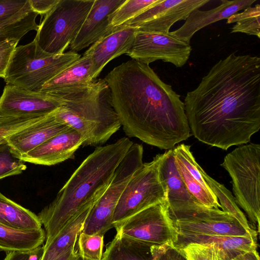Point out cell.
Wrapping results in <instances>:
<instances>
[{"label":"cell","instance_id":"6da1fadb","mask_svg":"<svg viewBox=\"0 0 260 260\" xmlns=\"http://www.w3.org/2000/svg\"><path fill=\"white\" fill-rule=\"evenodd\" d=\"M184 104L200 141L223 150L247 143L260 128V58L233 52L220 59Z\"/></svg>","mask_w":260,"mask_h":260},{"label":"cell","instance_id":"7a4b0ae2","mask_svg":"<svg viewBox=\"0 0 260 260\" xmlns=\"http://www.w3.org/2000/svg\"><path fill=\"white\" fill-rule=\"evenodd\" d=\"M113 107L129 137L171 149L190 136L180 95L146 64L134 59L105 77Z\"/></svg>","mask_w":260,"mask_h":260},{"label":"cell","instance_id":"3957f363","mask_svg":"<svg viewBox=\"0 0 260 260\" xmlns=\"http://www.w3.org/2000/svg\"><path fill=\"white\" fill-rule=\"evenodd\" d=\"M133 144L127 137H122L113 143L96 147L82 162L55 199L37 215L45 229L44 246L73 218L95 204Z\"/></svg>","mask_w":260,"mask_h":260},{"label":"cell","instance_id":"277c9868","mask_svg":"<svg viewBox=\"0 0 260 260\" xmlns=\"http://www.w3.org/2000/svg\"><path fill=\"white\" fill-rule=\"evenodd\" d=\"M52 96L63 103L54 111V116L78 133L83 146L103 144L121 127L104 79H96L86 87Z\"/></svg>","mask_w":260,"mask_h":260},{"label":"cell","instance_id":"5b68a950","mask_svg":"<svg viewBox=\"0 0 260 260\" xmlns=\"http://www.w3.org/2000/svg\"><path fill=\"white\" fill-rule=\"evenodd\" d=\"M80 57L71 51L57 55L47 53L34 38L16 47L4 79L7 84L40 92L45 84Z\"/></svg>","mask_w":260,"mask_h":260},{"label":"cell","instance_id":"8992f818","mask_svg":"<svg viewBox=\"0 0 260 260\" xmlns=\"http://www.w3.org/2000/svg\"><path fill=\"white\" fill-rule=\"evenodd\" d=\"M229 173L237 205L247 214L253 229L259 232L260 145L239 147L224 158L220 165Z\"/></svg>","mask_w":260,"mask_h":260},{"label":"cell","instance_id":"52a82bcc","mask_svg":"<svg viewBox=\"0 0 260 260\" xmlns=\"http://www.w3.org/2000/svg\"><path fill=\"white\" fill-rule=\"evenodd\" d=\"M94 0H59L39 25L38 46L51 54H61L77 36Z\"/></svg>","mask_w":260,"mask_h":260},{"label":"cell","instance_id":"ba28073f","mask_svg":"<svg viewBox=\"0 0 260 260\" xmlns=\"http://www.w3.org/2000/svg\"><path fill=\"white\" fill-rule=\"evenodd\" d=\"M165 153L143 163L131 179L115 208L113 227L152 206L167 200V188L159 175Z\"/></svg>","mask_w":260,"mask_h":260},{"label":"cell","instance_id":"9c48e42d","mask_svg":"<svg viewBox=\"0 0 260 260\" xmlns=\"http://www.w3.org/2000/svg\"><path fill=\"white\" fill-rule=\"evenodd\" d=\"M143 146L133 143L116 167L107 189L91 210L81 232L104 236L113 227L116 205L128 182L143 165Z\"/></svg>","mask_w":260,"mask_h":260},{"label":"cell","instance_id":"30bf717a","mask_svg":"<svg viewBox=\"0 0 260 260\" xmlns=\"http://www.w3.org/2000/svg\"><path fill=\"white\" fill-rule=\"evenodd\" d=\"M174 228L179 235H205L231 236L257 235L246 231L230 214L219 209L200 205L169 209Z\"/></svg>","mask_w":260,"mask_h":260},{"label":"cell","instance_id":"8fae6325","mask_svg":"<svg viewBox=\"0 0 260 260\" xmlns=\"http://www.w3.org/2000/svg\"><path fill=\"white\" fill-rule=\"evenodd\" d=\"M114 228L116 234L150 246H174L178 238L170 216L168 200L137 213Z\"/></svg>","mask_w":260,"mask_h":260},{"label":"cell","instance_id":"7c38bea8","mask_svg":"<svg viewBox=\"0 0 260 260\" xmlns=\"http://www.w3.org/2000/svg\"><path fill=\"white\" fill-rule=\"evenodd\" d=\"M190 43L170 34L137 30L133 46L127 54L132 59L149 64L157 60L177 68L185 65L191 52Z\"/></svg>","mask_w":260,"mask_h":260},{"label":"cell","instance_id":"4fadbf2b","mask_svg":"<svg viewBox=\"0 0 260 260\" xmlns=\"http://www.w3.org/2000/svg\"><path fill=\"white\" fill-rule=\"evenodd\" d=\"M210 0H159L124 24L136 27L138 30L169 34L176 22L185 20L193 10Z\"/></svg>","mask_w":260,"mask_h":260},{"label":"cell","instance_id":"5bb4252c","mask_svg":"<svg viewBox=\"0 0 260 260\" xmlns=\"http://www.w3.org/2000/svg\"><path fill=\"white\" fill-rule=\"evenodd\" d=\"M63 105L58 98L6 84L0 97V115L9 117L48 115Z\"/></svg>","mask_w":260,"mask_h":260},{"label":"cell","instance_id":"9a60e30c","mask_svg":"<svg viewBox=\"0 0 260 260\" xmlns=\"http://www.w3.org/2000/svg\"><path fill=\"white\" fill-rule=\"evenodd\" d=\"M137 28L123 24L115 27L91 46L84 54L89 56L91 61L90 76L94 80L105 66L114 58L127 54L133 46Z\"/></svg>","mask_w":260,"mask_h":260},{"label":"cell","instance_id":"2e32d148","mask_svg":"<svg viewBox=\"0 0 260 260\" xmlns=\"http://www.w3.org/2000/svg\"><path fill=\"white\" fill-rule=\"evenodd\" d=\"M82 144L81 136L70 127L22 155L19 158L24 162L53 166L73 158L76 151Z\"/></svg>","mask_w":260,"mask_h":260},{"label":"cell","instance_id":"e0dca14e","mask_svg":"<svg viewBox=\"0 0 260 260\" xmlns=\"http://www.w3.org/2000/svg\"><path fill=\"white\" fill-rule=\"evenodd\" d=\"M125 0H94L77 36L71 43L70 51L77 53L93 44L113 30L109 18Z\"/></svg>","mask_w":260,"mask_h":260},{"label":"cell","instance_id":"ac0fdd59","mask_svg":"<svg viewBox=\"0 0 260 260\" xmlns=\"http://www.w3.org/2000/svg\"><path fill=\"white\" fill-rule=\"evenodd\" d=\"M173 151L178 172L190 194L205 207L221 208L217 198L199 170V164L190 151V146L182 144L173 149Z\"/></svg>","mask_w":260,"mask_h":260},{"label":"cell","instance_id":"d6986e66","mask_svg":"<svg viewBox=\"0 0 260 260\" xmlns=\"http://www.w3.org/2000/svg\"><path fill=\"white\" fill-rule=\"evenodd\" d=\"M38 15L28 0H0V42L8 38L21 40L28 32L37 31Z\"/></svg>","mask_w":260,"mask_h":260},{"label":"cell","instance_id":"ffe728a7","mask_svg":"<svg viewBox=\"0 0 260 260\" xmlns=\"http://www.w3.org/2000/svg\"><path fill=\"white\" fill-rule=\"evenodd\" d=\"M256 1L221 0L220 5L212 9H196L190 13L180 28L170 32V34L181 41L190 43L192 37L199 30L218 21L228 19L240 10L251 6Z\"/></svg>","mask_w":260,"mask_h":260},{"label":"cell","instance_id":"44dd1931","mask_svg":"<svg viewBox=\"0 0 260 260\" xmlns=\"http://www.w3.org/2000/svg\"><path fill=\"white\" fill-rule=\"evenodd\" d=\"M52 112L35 124L11 136L7 142L13 153L19 158L55 135L70 127Z\"/></svg>","mask_w":260,"mask_h":260},{"label":"cell","instance_id":"7402d4cb","mask_svg":"<svg viewBox=\"0 0 260 260\" xmlns=\"http://www.w3.org/2000/svg\"><path fill=\"white\" fill-rule=\"evenodd\" d=\"M190 243L213 244L222 260H232L245 252L257 249V235L247 236L205 235H179L174 246L178 247Z\"/></svg>","mask_w":260,"mask_h":260},{"label":"cell","instance_id":"603a6c76","mask_svg":"<svg viewBox=\"0 0 260 260\" xmlns=\"http://www.w3.org/2000/svg\"><path fill=\"white\" fill-rule=\"evenodd\" d=\"M164 153L159 165V175L167 188L169 209H176L202 205L187 190L178 172L173 149Z\"/></svg>","mask_w":260,"mask_h":260},{"label":"cell","instance_id":"cb8c5ba5","mask_svg":"<svg viewBox=\"0 0 260 260\" xmlns=\"http://www.w3.org/2000/svg\"><path fill=\"white\" fill-rule=\"evenodd\" d=\"M90 57L84 54L45 84L40 92L54 95L86 87L93 81L90 76Z\"/></svg>","mask_w":260,"mask_h":260},{"label":"cell","instance_id":"d4e9b609","mask_svg":"<svg viewBox=\"0 0 260 260\" xmlns=\"http://www.w3.org/2000/svg\"><path fill=\"white\" fill-rule=\"evenodd\" d=\"M46 240L43 229L24 230L0 223V250L29 251L42 246Z\"/></svg>","mask_w":260,"mask_h":260},{"label":"cell","instance_id":"484cf974","mask_svg":"<svg viewBox=\"0 0 260 260\" xmlns=\"http://www.w3.org/2000/svg\"><path fill=\"white\" fill-rule=\"evenodd\" d=\"M93 206L83 210L73 218L47 246H44L41 260H54L71 248H75L84 222Z\"/></svg>","mask_w":260,"mask_h":260},{"label":"cell","instance_id":"4316f807","mask_svg":"<svg viewBox=\"0 0 260 260\" xmlns=\"http://www.w3.org/2000/svg\"><path fill=\"white\" fill-rule=\"evenodd\" d=\"M0 223L13 228L35 230L42 228L37 215L0 192Z\"/></svg>","mask_w":260,"mask_h":260},{"label":"cell","instance_id":"83f0119b","mask_svg":"<svg viewBox=\"0 0 260 260\" xmlns=\"http://www.w3.org/2000/svg\"><path fill=\"white\" fill-rule=\"evenodd\" d=\"M102 260H152V246L116 234Z\"/></svg>","mask_w":260,"mask_h":260},{"label":"cell","instance_id":"f1b7e54d","mask_svg":"<svg viewBox=\"0 0 260 260\" xmlns=\"http://www.w3.org/2000/svg\"><path fill=\"white\" fill-rule=\"evenodd\" d=\"M198 168L207 184L218 200H219L222 211L236 218L248 232L250 233L257 232L251 228L245 215L236 204L235 198L231 191L224 185L209 176L199 165Z\"/></svg>","mask_w":260,"mask_h":260},{"label":"cell","instance_id":"f546056e","mask_svg":"<svg viewBox=\"0 0 260 260\" xmlns=\"http://www.w3.org/2000/svg\"><path fill=\"white\" fill-rule=\"evenodd\" d=\"M236 22L232 33L242 32L260 38V5L249 7L244 11L232 15L227 19L228 24Z\"/></svg>","mask_w":260,"mask_h":260},{"label":"cell","instance_id":"4dcf8cb0","mask_svg":"<svg viewBox=\"0 0 260 260\" xmlns=\"http://www.w3.org/2000/svg\"><path fill=\"white\" fill-rule=\"evenodd\" d=\"M158 1L125 0L110 16V25L112 27H117L124 24Z\"/></svg>","mask_w":260,"mask_h":260},{"label":"cell","instance_id":"1f68e13d","mask_svg":"<svg viewBox=\"0 0 260 260\" xmlns=\"http://www.w3.org/2000/svg\"><path fill=\"white\" fill-rule=\"evenodd\" d=\"M46 115L27 117L0 115V144L7 142L14 134L39 122Z\"/></svg>","mask_w":260,"mask_h":260},{"label":"cell","instance_id":"d6a6232c","mask_svg":"<svg viewBox=\"0 0 260 260\" xmlns=\"http://www.w3.org/2000/svg\"><path fill=\"white\" fill-rule=\"evenodd\" d=\"M104 236L81 232L78 238V253L86 260H102Z\"/></svg>","mask_w":260,"mask_h":260},{"label":"cell","instance_id":"836d02e7","mask_svg":"<svg viewBox=\"0 0 260 260\" xmlns=\"http://www.w3.org/2000/svg\"><path fill=\"white\" fill-rule=\"evenodd\" d=\"M26 168L24 162L13 153L7 142L0 144V180L20 174Z\"/></svg>","mask_w":260,"mask_h":260},{"label":"cell","instance_id":"e575fe53","mask_svg":"<svg viewBox=\"0 0 260 260\" xmlns=\"http://www.w3.org/2000/svg\"><path fill=\"white\" fill-rule=\"evenodd\" d=\"M176 248L187 260H222L219 251L212 244L190 243Z\"/></svg>","mask_w":260,"mask_h":260},{"label":"cell","instance_id":"d590c367","mask_svg":"<svg viewBox=\"0 0 260 260\" xmlns=\"http://www.w3.org/2000/svg\"><path fill=\"white\" fill-rule=\"evenodd\" d=\"M20 40L8 38L0 42V78H4L11 56Z\"/></svg>","mask_w":260,"mask_h":260},{"label":"cell","instance_id":"8d00e7d4","mask_svg":"<svg viewBox=\"0 0 260 260\" xmlns=\"http://www.w3.org/2000/svg\"><path fill=\"white\" fill-rule=\"evenodd\" d=\"M152 260H187L173 245L152 246Z\"/></svg>","mask_w":260,"mask_h":260},{"label":"cell","instance_id":"74e56055","mask_svg":"<svg viewBox=\"0 0 260 260\" xmlns=\"http://www.w3.org/2000/svg\"><path fill=\"white\" fill-rule=\"evenodd\" d=\"M44 252V245L29 251L7 252L4 260H41Z\"/></svg>","mask_w":260,"mask_h":260},{"label":"cell","instance_id":"f35d334b","mask_svg":"<svg viewBox=\"0 0 260 260\" xmlns=\"http://www.w3.org/2000/svg\"><path fill=\"white\" fill-rule=\"evenodd\" d=\"M59 0H29L31 9L38 15H46Z\"/></svg>","mask_w":260,"mask_h":260},{"label":"cell","instance_id":"ab89813d","mask_svg":"<svg viewBox=\"0 0 260 260\" xmlns=\"http://www.w3.org/2000/svg\"><path fill=\"white\" fill-rule=\"evenodd\" d=\"M232 260H259V256L255 249L240 254Z\"/></svg>","mask_w":260,"mask_h":260},{"label":"cell","instance_id":"60d3db41","mask_svg":"<svg viewBox=\"0 0 260 260\" xmlns=\"http://www.w3.org/2000/svg\"><path fill=\"white\" fill-rule=\"evenodd\" d=\"M78 256L77 250L75 248H71L54 260H76Z\"/></svg>","mask_w":260,"mask_h":260},{"label":"cell","instance_id":"b9f144b4","mask_svg":"<svg viewBox=\"0 0 260 260\" xmlns=\"http://www.w3.org/2000/svg\"><path fill=\"white\" fill-rule=\"evenodd\" d=\"M76 260H86V259H85L84 258H83L81 256H80L79 254H78V256L76 259Z\"/></svg>","mask_w":260,"mask_h":260}]
</instances>
